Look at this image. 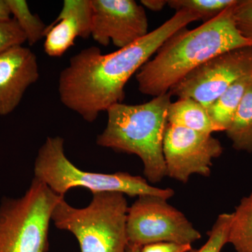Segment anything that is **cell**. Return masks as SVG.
<instances>
[{"instance_id": "obj_5", "label": "cell", "mask_w": 252, "mask_h": 252, "mask_svg": "<svg viewBox=\"0 0 252 252\" xmlns=\"http://www.w3.org/2000/svg\"><path fill=\"white\" fill-rule=\"evenodd\" d=\"M128 207L125 195L116 192L93 193L90 204L84 208L72 206L63 197L51 221L74 235L81 252H127Z\"/></svg>"}, {"instance_id": "obj_19", "label": "cell", "mask_w": 252, "mask_h": 252, "mask_svg": "<svg viewBox=\"0 0 252 252\" xmlns=\"http://www.w3.org/2000/svg\"><path fill=\"white\" fill-rule=\"evenodd\" d=\"M232 213H223L217 217L212 229L207 233L209 238L201 248L189 252H220L223 247L228 243V235Z\"/></svg>"}, {"instance_id": "obj_4", "label": "cell", "mask_w": 252, "mask_h": 252, "mask_svg": "<svg viewBox=\"0 0 252 252\" xmlns=\"http://www.w3.org/2000/svg\"><path fill=\"white\" fill-rule=\"evenodd\" d=\"M64 144L60 136L48 137L38 150L34 164V178L57 195L64 196L75 188L88 189L92 194L116 192L131 197L156 195L166 200L175 195L171 189L153 187L143 177L128 172L106 174L81 170L65 155Z\"/></svg>"}, {"instance_id": "obj_17", "label": "cell", "mask_w": 252, "mask_h": 252, "mask_svg": "<svg viewBox=\"0 0 252 252\" xmlns=\"http://www.w3.org/2000/svg\"><path fill=\"white\" fill-rule=\"evenodd\" d=\"M11 16L26 36V41L31 46L34 45L44 37L47 26L39 16L33 14L27 1L24 0H6Z\"/></svg>"}, {"instance_id": "obj_23", "label": "cell", "mask_w": 252, "mask_h": 252, "mask_svg": "<svg viewBox=\"0 0 252 252\" xmlns=\"http://www.w3.org/2000/svg\"><path fill=\"white\" fill-rule=\"evenodd\" d=\"M140 2L144 7L154 11H161L167 5L165 0H142Z\"/></svg>"}, {"instance_id": "obj_2", "label": "cell", "mask_w": 252, "mask_h": 252, "mask_svg": "<svg viewBox=\"0 0 252 252\" xmlns=\"http://www.w3.org/2000/svg\"><path fill=\"white\" fill-rule=\"evenodd\" d=\"M234 5L195 29L182 28L172 34L160 46L157 56L145 63L136 75L139 91L154 97L162 95L212 58L252 46L236 27Z\"/></svg>"}, {"instance_id": "obj_21", "label": "cell", "mask_w": 252, "mask_h": 252, "mask_svg": "<svg viewBox=\"0 0 252 252\" xmlns=\"http://www.w3.org/2000/svg\"><path fill=\"white\" fill-rule=\"evenodd\" d=\"M25 42L26 36L14 18L0 22V52L12 46L23 45Z\"/></svg>"}, {"instance_id": "obj_8", "label": "cell", "mask_w": 252, "mask_h": 252, "mask_svg": "<svg viewBox=\"0 0 252 252\" xmlns=\"http://www.w3.org/2000/svg\"><path fill=\"white\" fill-rule=\"evenodd\" d=\"M252 73V46L228 51L195 68L168 91L179 98H191L207 109L230 86Z\"/></svg>"}, {"instance_id": "obj_15", "label": "cell", "mask_w": 252, "mask_h": 252, "mask_svg": "<svg viewBox=\"0 0 252 252\" xmlns=\"http://www.w3.org/2000/svg\"><path fill=\"white\" fill-rule=\"evenodd\" d=\"M225 132L233 148L252 153V84L245 93Z\"/></svg>"}, {"instance_id": "obj_12", "label": "cell", "mask_w": 252, "mask_h": 252, "mask_svg": "<svg viewBox=\"0 0 252 252\" xmlns=\"http://www.w3.org/2000/svg\"><path fill=\"white\" fill-rule=\"evenodd\" d=\"M91 29V0H65L58 17L46 27L44 51L50 57H61L76 38L90 37Z\"/></svg>"}, {"instance_id": "obj_24", "label": "cell", "mask_w": 252, "mask_h": 252, "mask_svg": "<svg viewBox=\"0 0 252 252\" xmlns=\"http://www.w3.org/2000/svg\"><path fill=\"white\" fill-rule=\"evenodd\" d=\"M11 11L6 0H0V22H6L11 19Z\"/></svg>"}, {"instance_id": "obj_6", "label": "cell", "mask_w": 252, "mask_h": 252, "mask_svg": "<svg viewBox=\"0 0 252 252\" xmlns=\"http://www.w3.org/2000/svg\"><path fill=\"white\" fill-rule=\"evenodd\" d=\"M63 197L33 178L19 198L0 203V252H46L55 207Z\"/></svg>"}, {"instance_id": "obj_25", "label": "cell", "mask_w": 252, "mask_h": 252, "mask_svg": "<svg viewBox=\"0 0 252 252\" xmlns=\"http://www.w3.org/2000/svg\"><path fill=\"white\" fill-rule=\"evenodd\" d=\"M140 247L130 246V245H128L127 252H140Z\"/></svg>"}, {"instance_id": "obj_11", "label": "cell", "mask_w": 252, "mask_h": 252, "mask_svg": "<svg viewBox=\"0 0 252 252\" xmlns=\"http://www.w3.org/2000/svg\"><path fill=\"white\" fill-rule=\"evenodd\" d=\"M39 78L36 55L23 45L0 52V116L9 115Z\"/></svg>"}, {"instance_id": "obj_1", "label": "cell", "mask_w": 252, "mask_h": 252, "mask_svg": "<svg viewBox=\"0 0 252 252\" xmlns=\"http://www.w3.org/2000/svg\"><path fill=\"white\" fill-rule=\"evenodd\" d=\"M197 21L200 18L193 11L180 10L160 27L115 52L103 54L96 46L81 50L60 74L61 102L86 122H94L99 113L122 103L127 81L167 39Z\"/></svg>"}, {"instance_id": "obj_3", "label": "cell", "mask_w": 252, "mask_h": 252, "mask_svg": "<svg viewBox=\"0 0 252 252\" xmlns=\"http://www.w3.org/2000/svg\"><path fill=\"white\" fill-rule=\"evenodd\" d=\"M171 97L167 93L145 103L114 104L107 109V125L96 140L99 147L137 156L151 183L167 176L162 142Z\"/></svg>"}, {"instance_id": "obj_10", "label": "cell", "mask_w": 252, "mask_h": 252, "mask_svg": "<svg viewBox=\"0 0 252 252\" xmlns=\"http://www.w3.org/2000/svg\"><path fill=\"white\" fill-rule=\"evenodd\" d=\"M91 36L101 45L123 49L149 33L144 6L133 0H91Z\"/></svg>"}, {"instance_id": "obj_20", "label": "cell", "mask_w": 252, "mask_h": 252, "mask_svg": "<svg viewBox=\"0 0 252 252\" xmlns=\"http://www.w3.org/2000/svg\"><path fill=\"white\" fill-rule=\"evenodd\" d=\"M233 17L240 34L252 43V0H238L233 6Z\"/></svg>"}, {"instance_id": "obj_22", "label": "cell", "mask_w": 252, "mask_h": 252, "mask_svg": "<svg viewBox=\"0 0 252 252\" xmlns=\"http://www.w3.org/2000/svg\"><path fill=\"white\" fill-rule=\"evenodd\" d=\"M192 249L190 244L160 242L144 245L141 248L140 252H189Z\"/></svg>"}, {"instance_id": "obj_18", "label": "cell", "mask_w": 252, "mask_h": 252, "mask_svg": "<svg viewBox=\"0 0 252 252\" xmlns=\"http://www.w3.org/2000/svg\"><path fill=\"white\" fill-rule=\"evenodd\" d=\"M237 0H169L167 5L176 11L190 10L203 23L211 21L236 3Z\"/></svg>"}, {"instance_id": "obj_13", "label": "cell", "mask_w": 252, "mask_h": 252, "mask_svg": "<svg viewBox=\"0 0 252 252\" xmlns=\"http://www.w3.org/2000/svg\"><path fill=\"white\" fill-rule=\"evenodd\" d=\"M167 124L190 130L212 134L220 132L207 109L191 98H179L171 102L167 110Z\"/></svg>"}, {"instance_id": "obj_16", "label": "cell", "mask_w": 252, "mask_h": 252, "mask_svg": "<svg viewBox=\"0 0 252 252\" xmlns=\"http://www.w3.org/2000/svg\"><path fill=\"white\" fill-rule=\"evenodd\" d=\"M228 243L236 252H252V191L232 213Z\"/></svg>"}, {"instance_id": "obj_9", "label": "cell", "mask_w": 252, "mask_h": 252, "mask_svg": "<svg viewBox=\"0 0 252 252\" xmlns=\"http://www.w3.org/2000/svg\"><path fill=\"white\" fill-rule=\"evenodd\" d=\"M162 151L166 175L187 184L194 174L209 177L212 160L220 157L223 149L212 134L167 124Z\"/></svg>"}, {"instance_id": "obj_14", "label": "cell", "mask_w": 252, "mask_h": 252, "mask_svg": "<svg viewBox=\"0 0 252 252\" xmlns=\"http://www.w3.org/2000/svg\"><path fill=\"white\" fill-rule=\"evenodd\" d=\"M252 84V73L233 83L207 108L209 115L219 131H226L231 124L245 93Z\"/></svg>"}, {"instance_id": "obj_7", "label": "cell", "mask_w": 252, "mask_h": 252, "mask_svg": "<svg viewBox=\"0 0 252 252\" xmlns=\"http://www.w3.org/2000/svg\"><path fill=\"white\" fill-rule=\"evenodd\" d=\"M167 200L156 195H141L128 207L126 225L128 245L142 248L160 242L192 245L200 240V232Z\"/></svg>"}]
</instances>
